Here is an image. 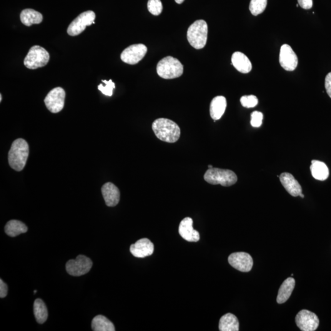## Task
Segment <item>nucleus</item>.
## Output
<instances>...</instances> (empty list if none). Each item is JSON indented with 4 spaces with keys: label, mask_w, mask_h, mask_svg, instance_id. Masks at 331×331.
I'll return each mask as SVG.
<instances>
[{
    "label": "nucleus",
    "mask_w": 331,
    "mask_h": 331,
    "mask_svg": "<svg viewBox=\"0 0 331 331\" xmlns=\"http://www.w3.org/2000/svg\"><path fill=\"white\" fill-rule=\"evenodd\" d=\"M102 197L107 206L114 207L119 202L120 193L119 189L111 182H107L101 189Z\"/></svg>",
    "instance_id": "obj_17"
},
{
    "label": "nucleus",
    "mask_w": 331,
    "mask_h": 331,
    "mask_svg": "<svg viewBox=\"0 0 331 331\" xmlns=\"http://www.w3.org/2000/svg\"><path fill=\"white\" fill-rule=\"evenodd\" d=\"M295 287V280L292 277L288 278L284 282L278 290V296L277 298V302L278 303H285L289 299L292 295L293 290Z\"/></svg>",
    "instance_id": "obj_20"
},
{
    "label": "nucleus",
    "mask_w": 331,
    "mask_h": 331,
    "mask_svg": "<svg viewBox=\"0 0 331 331\" xmlns=\"http://www.w3.org/2000/svg\"><path fill=\"white\" fill-rule=\"evenodd\" d=\"M92 328L95 331H114V324L103 315H98L92 320Z\"/></svg>",
    "instance_id": "obj_25"
},
{
    "label": "nucleus",
    "mask_w": 331,
    "mask_h": 331,
    "mask_svg": "<svg viewBox=\"0 0 331 331\" xmlns=\"http://www.w3.org/2000/svg\"><path fill=\"white\" fill-rule=\"evenodd\" d=\"M279 177L283 187L290 195L294 197H299L302 192V187L292 174L284 172Z\"/></svg>",
    "instance_id": "obj_16"
},
{
    "label": "nucleus",
    "mask_w": 331,
    "mask_h": 331,
    "mask_svg": "<svg viewBox=\"0 0 331 331\" xmlns=\"http://www.w3.org/2000/svg\"><path fill=\"white\" fill-rule=\"evenodd\" d=\"M159 76L165 79L177 78L184 72V66L179 60L168 56L160 60L157 66Z\"/></svg>",
    "instance_id": "obj_4"
},
{
    "label": "nucleus",
    "mask_w": 331,
    "mask_h": 331,
    "mask_svg": "<svg viewBox=\"0 0 331 331\" xmlns=\"http://www.w3.org/2000/svg\"><path fill=\"white\" fill-rule=\"evenodd\" d=\"M299 6L304 9H310L313 6V0H298Z\"/></svg>",
    "instance_id": "obj_32"
},
{
    "label": "nucleus",
    "mask_w": 331,
    "mask_h": 331,
    "mask_svg": "<svg viewBox=\"0 0 331 331\" xmlns=\"http://www.w3.org/2000/svg\"><path fill=\"white\" fill-rule=\"evenodd\" d=\"M220 331H239V323L237 318L232 313H228L220 318L219 322Z\"/></svg>",
    "instance_id": "obj_21"
},
{
    "label": "nucleus",
    "mask_w": 331,
    "mask_h": 331,
    "mask_svg": "<svg viewBox=\"0 0 331 331\" xmlns=\"http://www.w3.org/2000/svg\"><path fill=\"white\" fill-rule=\"evenodd\" d=\"M325 89L327 90L328 95L331 99V72H330L326 77Z\"/></svg>",
    "instance_id": "obj_33"
},
{
    "label": "nucleus",
    "mask_w": 331,
    "mask_h": 331,
    "mask_svg": "<svg viewBox=\"0 0 331 331\" xmlns=\"http://www.w3.org/2000/svg\"><path fill=\"white\" fill-rule=\"evenodd\" d=\"M2 101V95H0V101Z\"/></svg>",
    "instance_id": "obj_38"
},
{
    "label": "nucleus",
    "mask_w": 331,
    "mask_h": 331,
    "mask_svg": "<svg viewBox=\"0 0 331 331\" xmlns=\"http://www.w3.org/2000/svg\"><path fill=\"white\" fill-rule=\"evenodd\" d=\"M228 262L235 269L244 272L250 271L253 265L252 257L245 252L232 253L228 257Z\"/></svg>",
    "instance_id": "obj_12"
},
{
    "label": "nucleus",
    "mask_w": 331,
    "mask_h": 331,
    "mask_svg": "<svg viewBox=\"0 0 331 331\" xmlns=\"http://www.w3.org/2000/svg\"><path fill=\"white\" fill-rule=\"evenodd\" d=\"M193 223L191 218L187 217L182 220L179 225V234L188 242H198L200 239L199 233L193 229Z\"/></svg>",
    "instance_id": "obj_15"
},
{
    "label": "nucleus",
    "mask_w": 331,
    "mask_h": 331,
    "mask_svg": "<svg viewBox=\"0 0 331 331\" xmlns=\"http://www.w3.org/2000/svg\"><path fill=\"white\" fill-rule=\"evenodd\" d=\"M232 65L238 71L247 74L252 69V63L244 54L240 52H235L232 55Z\"/></svg>",
    "instance_id": "obj_18"
},
{
    "label": "nucleus",
    "mask_w": 331,
    "mask_h": 331,
    "mask_svg": "<svg viewBox=\"0 0 331 331\" xmlns=\"http://www.w3.org/2000/svg\"><path fill=\"white\" fill-rule=\"evenodd\" d=\"M42 20H43L42 15L34 9H24L21 14V21L22 24L27 27L33 24H41Z\"/></svg>",
    "instance_id": "obj_23"
},
{
    "label": "nucleus",
    "mask_w": 331,
    "mask_h": 331,
    "mask_svg": "<svg viewBox=\"0 0 331 331\" xmlns=\"http://www.w3.org/2000/svg\"><path fill=\"white\" fill-rule=\"evenodd\" d=\"M92 265L93 263L89 258L80 255L76 260H70L66 263V269L69 275L79 277L87 274Z\"/></svg>",
    "instance_id": "obj_8"
},
{
    "label": "nucleus",
    "mask_w": 331,
    "mask_h": 331,
    "mask_svg": "<svg viewBox=\"0 0 331 331\" xmlns=\"http://www.w3.org/2000/svg\"><path fill=\"white\" fill-rule=\"evenodd\" d=\"M4 230L7 235L13 237L27 232L28 228L21 221L12 220L6 223Z\"/></svg>",
    "instance_id": "obj_24"
},
{
    "label": "nucleus",
    "mask_w": 331,
    "mask_h": 331,
    "mask_svg": "<svg viewBox=\"0 0 331 331\" xmlns=\"http://www.w3.org/2000/svg\"><path fill=\"white\" fill-rule=\"evenodd\" d=\"M208 167H209V169H210V168H212V167H213V166H212V165H209V166H208Z\"/></svg>",
    "instance_id": "obj_37"
},
{
    "label": "nucleus",
    "mask_w": 331,
    "mask_h": 331,
    "mask_svg": "<svg viewBox=\"0 0 331 331\" xmlns=\"http://www.w3.org/2000/svg\"><path fill=\"white\" fill-rule=\"evenodd\" d=\"M36 292H37V291H36V290H34V293H36Z\"/></svg>",
    "instance_id": "obj_39"
},
{
    "label": "nucleus",
    "mask_w": 331,
    "mask_h": 331,
    "mask_svg": "<svg viewBox=\"0 0 331 331\" xmlns=\"http://www.w3.org/2000/svg\"><path fill=\"white\" fill-rule=\"evenodd\" d=\"M263 114L262 112L255 111L251 114L250 124L253 127L258 128L262 125Z\"/></svg>",
    "instance_id": "obj_31"
},
{
    "label": "nucleus",
    "mask_w": 331,
    "mask_h": 331,
    "mask_svg": "<svg viewBox=\"0 0 331 331\" xmlns=\"http://www.w3.org/2000/svg\"><path fill=\"white\" fill-rule=\"evenodd\" d=\"M147 48L144 44L132 45L122 52L120 58L123 62L129 65H136L143 59L147 54Z\"/></svg>",
    "instance_id": "obj_11"
},
{
    "label": "nucleus",
    "mask_w": 331,
    "mask_h": 331,
    "mask_svg": "<svg viewBox=\"0 0 331 331\" xmlns=\"http://www.w3.org/2000/svg\"><path fill=\"white\" fill-rule=\"evenodd\" d=\"M154 252V245L149 239H139L130 247V252L134 257L143 258L152 255Z\"/></svg>",
    "instance_id": "obj_14"
},
{
    "label": "nucleus",
    "mask_w": 331,
    "mask_h": 331,
    "mask_svg": "<svg viewBox=\"0 0 331 331\" xmlns=\"http://www.w3.org/2000/svg\"><path fill=\"white\" fill-rule=\"evenodd\" d=\"M279 62L281 66L288 71H293L297 68L298 59L297 54L289 45L283 44L281 47Z\"/></svg>",
    "instance_id": "obj_13"
},
{
    "label": "nucleus",
    "mask_w": 331,
    "mask_h": 331,
    "mask_svg": "<svg viewBox=\"0 0 331 331\" xmlns=\"http://www.w3.org/2000/svg\"><path fill=\"white\" fill-rule=\"evenodd\" d=\"M299 197H301L302 198H304V195H303L302 194V193H300V195H299Z\"/></svg>",
    "instance_id": "obj_36"
},
{
    "label": "nucleus",
    "mask_w": 331,
    "mask_h": 331,
    "mask_svg": "<svg viewBox=\"0 0 331 331\" xmlns=\"http://www.w3.org/2000/svg\"><path fill=\"white\" fill-rule=\"evenodd\" d=\"M267 0H251L249 9L253 16L263 13L267 6Z\"/></svg>",
    "instance_id": "obj_27"
},
{
    "label": "nucleus",
    "mask_w": 331,
    "mask_h": 331,
    "mask_svg": "<svg viewBox=\"0 0 331 331\" xmlns=\"http://www.w3.org/2000/svg\"><path fill=\"white\" fill-rule=\"evenodd\" d=\"M208 26L204 20H198L190 26L187 31V39L196 49L204 48L207 41Z\"/></svg>",
    "instance_id": "obj_3"
},
{
    "label": "nucleus",
    "mask_w": 331,
    "mask_h": 331,
    "mask_svg": "<svg viewBox=\"0 0 331 331\" xmlns=\"http://www.w3.org/2000/svg\"><path fill=\"white\" fill-rule=\"evenodd\" d=\"M227 102L225 97L218 96L212 99L210 106V114L213 120H218L224 114Z\"/></svg>",
    "instance_id": "obj_19"
},
{
    "label": "nucleus",
    "mask_w": 331,
    "mask_h": 331,
    "mask_svg": "<svg viewBox=\"0 0 331 331\" xmlns=\"http://www.w3.org/2000/svg\"><path fill=\"white\" fill-rule=\"evenodd\" d=\"M204 179L210 184H220L223 187L232 186L237 181V175L232 170L214 167L207 170Z\"/></svg>",
    "instance_id": "obj_5"
},
{
    "label": "nucleus",
    "mask_w": 331,
    "mask_h": 331,
    "mask_svg": "<svg viewBox=\"0 0 331 331\" xmlns=\"http://www.w3.org/2000/svg\"><path fill=\"white\" fill-rule=\"evenodd\" d=\"M50 60V55L46 49L39 46H34L30 49L24 59L27 68L36 69L46 66Z\"/></svg>",
    "instance_id": "obj_6"
},
{
    "label": "nucleus",
    "mask_w": 331,
    "mask_h": 331,
    "mask_svg": "<svg viewBox=\"0 0 331 331\" xmlns=\"http://www.w3.org/2000/svg\"><path fill=\"white\" fill-rule=\"evenodd\" d=\"M33 310L36 322L39 324H42L48 317V311L46 304L41 299L35 300L33 305Z\"/></svg>",
    "instance_id": "obj_26"
},
{
    "label": "nucleus",
    "mask_w": 331,
    "mask_h": 331,
    "mask_svg": "<svg viewBox=\"0 0 331 331\" xmlns=\"http://www.w3.org/2000/svg\"><path fill=\"white\" fill-rule=\"evenodd\" d=\"M29 155V146L26 140L18 139L14 140L8 154L10 166L17 171H21L26 165Z\"/></svg>",
    "instance_id": "obj_2"
},
{
    "label": "nucleus",
    "mask_w": 331,
    "mask_h": 331,
    "mask_svg": "<svg viewBox=\"0 0 331 331\" xmlns=\"http://www.w3.org/2000/svg\"><path fill=\"white\" fill-rule=\"evenodd\" d=\"M7 294V286L2 279L0 280V298H4Z\"/></svg>",
    "instance_id": "obj_34"
},
{
    "label": "nucleus",
    "mask_w": 331,
    "mask_h": 331,
    "mask_svg": "<svg viewBox=\"0 0 331 331\" xmlns=\"http://www.w3.org/2000/svg\"><path fill=\"white\" fill-rule=\"evenodd\" d=\"M102 82L104 83V85L99 84L98 89L101 91L102 94L106 95V96L111 97L113 94V90L115 88V85L112 80H109V81L106 80H102Z\"/></svg>",
    "instance_id": "obj_29"
},
{
    "label": "nucleus",
    "mask_w": 331,
    "mask_h": 331,
    "mask_svg": "<svg viewBox=\"0 0 331 331\" xmlns=\"http://www.w3.org/2000/svg\"><path fill=\"white\" fill-rule=\"evenodd\" d=\"M298 327L302 331H314L319 326L320 321L315 313L302 310L298 313L295 319Z\"/></svg>",
    "instance_id": "obj_10"
},
{
    "label": "nucleus",
    "mask_w": 331,
    "mask_h": 331,
    "mask_svg": "<svg viewBox=\"0 0 331 331\" xmlns=\"http://www.w3.org/2000/svg\"><path fill=\"white\" fill-rule=\"evenodd\" d=\"M240 103L243 107L246 108H252L258 103V99L255 95H247V96H243L240 99Z\"/></svg>",
    "instance_id": "obj_30"
},
{
    "label": "nucleus",
    "mask_w": 331,
    "mask_h": 331,
    "mask_svg": "<svg viewBox=\"0 0 331 331\" xmlns=\"http://www.w3.org/2000/svg\"><path fill=\"white\" fill-rule=\"evenodd\" d=\"M175 1L177 2V4H182V2L185 1V0H175Z\"/></svg>",
    "instance_id": "obj_35"
},
{
    "label": "nucleus",
    "mask_w": 331,
    "mask_h": 331,
    "mask_svg": "<svg viewBox=\"0 0 331 331\" xmlns=\"http://www.w3.org/2000/svg\"><path fill=\"white\" fill-rule=\"evenodd\" d=\"M310 170L313 178L318 180L323 181L329 177L330 171L327 165L318 160H312Z\"/></svg>",
    "instance_id": "obj_22"
},
{
    "label": "nucleus",
    "mask_w": 331,
    "mask_h": 331,
    "mask_svg": "<svg viewBox=\"0 0 331 331\" xmlns=\"http://www.w3.org/2000/svg\"><path fill=\"white\" fill-rule=\"evenodd\" d=\"M66 94L62 87H56L47 94L44 99L47 108L52 113H58L64 109Z\"/></svg>",
    "instance_id": "obj_9"
},
{
    "label": "nucleus",
    "mask_w": 331,
    "mask_h": 331,
    "mask_svg": "<svg viewBox=\"0 0 331 331\" xmlns=\"http://www.w3.org/2000/svg\"><path fill=\"white\" fill-rule=\"evenodd\" d=\"M147 8L152 14L159 16L163 11L162 2L160 0H149Z\"/></svg>",
    "instance_id": "obj_28"
},
{
    "label": "nucleus",
    "mask_w": 331,
    "mask_h": 331,
    "mask_svg": "<svg viewBox=\"0 0 331 331\" xmlns=\"http://www.w3.org/2000/svg\"><path fill=\"white\" fill-rule=\"evenodd\" d=\"M96 15L92 11L82 12L77 16L67 28V34L71 36H77L84 31L87 26L95 24Z\"/></svg>",
    "instance_id": "obj_7"
},
{
    "label": "nucleus",
    "mask_w": 331,
    "mask_h": 331,
    "mask_svg": "<svg viewBox=\"0 0 331 331\" xmlns=\"http://www.w3.org/2000/svg\"><path fill=\"white\" fill-rule=\"evenodd\" d=\"M152 130L160 140L168 143L176 142L181 133L176 123L165 118L155 120L152 124Z\"/></svg>",
    "instance_id": "obj_1"
}]
</instances>
